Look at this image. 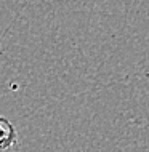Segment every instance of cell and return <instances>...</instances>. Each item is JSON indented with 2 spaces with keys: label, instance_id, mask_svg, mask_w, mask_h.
Segmentation results:
<instances>
[{
  "label": "cell",
  "instance_id": "cell-1",
  "mask_svg": "<svg viewBox=\"0 0 149 152\" xmlns=\"http://www.w3.org/2000/svg\"><path fill=\"white\" fill-rule=\"evenodd\" d=\"M18 144V133L7 117H0V152Z\"/></svg>",
  "mask_w": 149,
  "mask_h": 152
},
{
  "label": "cell",
  "instance_id": "cell-2",
  "mask_svg": "<svg viewBox=\"0 0 149 152\" xmlns=\"http://www.w3.org/2000/svg\"><path fill=\"white\" fill-rule=\"evenodd\" d=\"M3 152H18V144L13 146V147H10V149H7V151H3Z\"/></svg>",
  "mask_w": 149,
  "mask_h": 152
}]
</instances>
